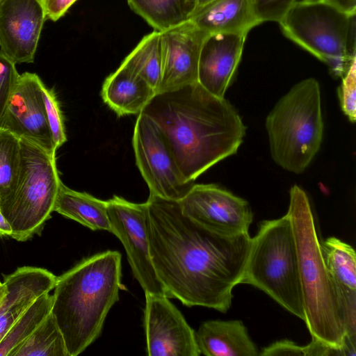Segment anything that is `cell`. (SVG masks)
<instances>
[{"label": "cell", "instance_id": "obj_18", "mask_svg": "<svg viewBox=\"0 0 356 356\" xmlns=\"http://www.w3.org/2000/svg\"><path fill=\"white\" fill-rule=\"evenodd\" d=\"M200 354L207 356H257L258 348L239 320H211L202 323L195 332Z\"/></svg>", "mask_w": 356, "mask_h": 356}, {"label": "cell", "instance_id": "obj_25", "mask_svg": "<svg viewBox=\"0 0 356 356\" xmlns=\"http://www.w3.org/2000/svg\"><path fill=\"white\" fill-rule=\"evenodd\" d=\"M52 296L49 293L35 299L0 341V356H10L32 334L50 314Z\"/></svg>", "mask_w": 356, "mask_h": 356}, {"label": "cell", "instance_id": "obj_2", "mask_svg": "<svg viewBox=\"0 0 356 356\" xmlns=\"http://www.w3.org/2000/svg\"><path fill=\"white\" fill-rule=\"evenodd\" d=\"M141 113L158 127L188 181L236 154L245 135L235 108L198 82L156 93Z\"/></svg>", "mask_w": 356, "mask_h": 356}, {"label": "cell", "instance_id": "obj_10", "mask_svg": "<svg viewBox=\"0 0 356 356\" xmlns=\"http://www.w3.org/2000/svg\"><path fill=\"white\" fill-rule=\"evenodd\" d=\"M107 210L111 232L122 243L132 273L145 293L165 295L151 259L146 202L134 203L114 195L107 200Z\"/></svg>", "mask_w": 356, "mask_h": 356}, {"label": "cell", "instance_id": "obj_8", "mask_svg": "<svg viewBox=\"0 0 356 356\" xmlns=\"http://www.w3.org/2000/svg\"><path fill=\"white\" fill-rule=\"evenodd\" d=\"M353 13L325 0L296 1L279 24L286 37L325 63L334 76L342 77L355 62L347 50Z\"/></svg>", "mask_w": 356, "mask_h": 356}, {"label": "cell", "instance_id": "obj_27", "mask_svg": "<svg viewBox=\"0 0 356 356\" xmlns=\"http://www.w3.org/2000/svg\"><path fill=\"white\" fill-rule=\"evenodd\" d=\"M20 138L0 129V195L13 182L19 166Z\"/></svg>", "mask_w": 356, "mask_h": 356}, {"label": "cell", "instance_id": "obj_14", "mask_svg": "<svg viewBox=\"0 0 356 356\" xmlns=\"http://www.w3.org/2000/svg\"><path fill=\"white\" fill-rule=\"evenodd\" d=\"M46 19L38 0H3L0 3V52L13 63H33Z\"/></svg>", "mask_w": 356, "mask_h": 356}, {"label": "cell", "instance_id": "obj_15", "mask_svg": "<svg viewBox=\"0 0 356 356\" xmlns=\"http://www.w3.org/2000/svg\"><path fill=\"white\" fill-rule=\"evenodd\" d=\"M160 32L162 67L157 93L197 82L200 52L208 34L189 20Z\"/></svg>", "mask_w": 356, "mask_h": 356}, {"label": "cell", "instance_id": "obj_37", "mask_svg": "<svg viewBox=\"0 0 356 356\" xmlns=\"http://www.w3.org/2000/svg\"><path fill=\"white\" fill-rule=\"evenodd\" d=\"M3 293H4V286H3V284L2 283L1 284H0V299L3 296Z\"/></svg>", "mask_w": 356, "mask_h": 356}, {"label": "cell", "instance_id": "obj_6", "mask_svg": "<svg viewBox=\"0 0 356 356\" xmlns=\"http://www.w3.org/2000/svg\"><path fill=\"white\" fill-rule=\"evenodd\" d=\"M241 284L263 291L304 321L296 240L287 213L280 218L260 222L257 234L252 238Z\"/></svg>", "mask_w": 356, "mask_h": 356}, {"label": "cell", "instance_id": "obj_1", "mask_svg": "<svg viewBox=\"0 0 356 356\" xmlns=\"http://www.w3.org/2000/svg\"><path fill=\"white\" fill-rule=\"evenodd\" d=\"M146 204L151 259L165 295L227 312L249 254V233L211 232L185 216L177 201L149 194Z\"/></svg>", "mask_w": 356, "mask_h": 356}, {"label": "cell", "instance_id": "obj_26", "mask_svg": "<svg viewBox=\"0 0 356 356\" xmlns=\"http://www.w3.org/2000/svg\"><path fill=\"white\" fill-rule=\"evenodd\" d=\"M325 265L335 283L356 291V254L353 248L336 237L321 243Z\"/></svg>", "mask_w": 356, "mask_h": 356}, {"label": "cell", "instance_id": "obj_34", "mask_svg": "<svg viewBox=\"0 0 356 356\" xmlns=\"http://www.w3.org/2000/svg\"><path fill=\"white\" fill-rule=\"evenodd\" d=\"M348 13H356V0H325Z\"/></svg>", "mask_w": 356, "mask_h": 356}, {"label": "cell", "instance_id": "obj_35", "mask_svg": "<svg viewBox=\"0 0 356 356\" xmlns=\"http://www.w3.org/2000/svg\"><path fill=\"white\" fill-rule=\"evenodd\" d=\"M12 229L0 210V238L4 236H10Z\"/></svg>", "mask_w": 356, "mask_h": 356}, {"label": "cell", "instance_id": "obj_39", "mask_svg": "<svg viewBox=\"0 0 356 356\" xmlns=\"http://www.w3.org/2000/svg\"><path fill=\"white\" fill-rule=\"evenodd\" d=\"M2 1H3V0H0V3H1V2Z\"/></svg>", "mask_w": 356, "mask_h": 356}, {"label": "cell", "instance_id": "obj_22", "mask_svg": "<svg viewBox=\"0 0 356 356\" xmlns=\"http://www.w3.org/2000/svg\"><path fill=\"white\" fill-rule=\"evenodd\" d=\"M127 2L136 13L158 31L184 23L193 13L191 0H127Z\"/></svg>", "mask_w": 356, "mask_h": 356}, {"label": "cell", "instance_id": "obj_4", "mask_svg": "<svg viewBox=\"0 0 356 356\" xmlns=\"http://www.w3.org/2000/svg\"><path fill=\"white\" fill-rule=\"evenodd\" d=\"M287 214L296 240L304 321L312 339L342 348L347 335L341 301L323 259L308 197L298 185L290 190Z\"/></svg>", "mask_w": 356, "mask_h": 356}, {"label": "cell", "instance_id": "obj_9", "mask_svg": "<svg viewBox=\"0 0 356 356\" xmlns=\"http://www.w3.org/2000/svg\"><path fill=\"white\" fill-rule=\"evenodd\" d=\"M132 144L136 165L149 194L179 202L194 182L184 177L162 133L142 113L134 126Z\"/></svg>", "mask_w": 356, "mask_h": 356}, {"label": "cell", "instance_id": "obj_23", "mask_svg": "<svg viewBox=\"0 0 356 356\" xmlns=\"http://www.w3.org/2000/svg\"><path fill=\"white\" fill-rule=\"evenodd\" d=\"M122 64L142 78L156 94L161 78V32L154 30L145 35Z\"/></svg>", "mask_w": 356, "mask_h": 356}, {"label": "cell", "instance_id": "obj_5", "mask_svg": "<svg viewBox=\"0 0 356 356\" xmlns=\"http://www.w3.org/2000/svg\"><path fill=\"white\" fill-rule=\"evenodd\" d=\"M266 128L273 161L284 170L302 173L323 139L321 91L314 78L294 85L268 115Z\"/></svg>", "mask_w": 356, "mask_h": 356}, {"label": "cell", "instance_id": "obj_24", "mask_svg": "<svg viewBox=\"0 0 356 356\" xmlns=\"http://www.w3.org/2000/svg\"><path fill=\"white\" fill-rule=\"evenodd\" d=\"M10 356H69L63 335L51 312Z\"/></svg>", "mask_w": 356, "mask_h": 356}, {"label": "cell", "instance_id": "obj_7", "mask_svg": "<svg viewBox=\"0 0 356 356\" xmlns=\"http://www.w3.org/2000/svg\"><path fill=\"white\" fill-rule=\"evenodd\" d=\"M20 147L18 172L0 195V210L11 227L10 236L24 241L51 217L63 182L56 155L25 138H20Z\"/></svg>", "mask_w": 356, "mask_h": 356}, {"label": "cell", "instance_id": "obj_30", "mask_svg": "<svg viewBox=\"0 0 356 356\" xmlns=\"http://www.w3.org/2000/svg\"><path fill=\"white\" fill-rule=\"evenodd\" d=\"M259 21L280 22L297 0H248Z\"/></svg>", "mask_w": 356, "mask_h": 356}, {"label": "cell", "instance_id": "obj_29", "mask_svg": "<svg viewBox=\"0 0 356 356\" xmlns=\"http://www.w3.org/2000/svg\"><path fill=\"white\" fill-rule=\"evenodd\" d=\"M19 76L15 64L0 52V129Z\"/></svg>", "mask_w": 356, "mask_h": 356}, {"label": "cell", "instance_id": "obj_12", "mask_svg": "<svg viewBox=\"0 0 356 356\" xmlns=\"http://www.w3.org/2000/svg\"><path fill=\"white\" fill-rule=\"evenodd\" d=\"M144 327L149 356H199L195 331L165 295L145 293Z\"/></svg>", "mask_w": 356, "mask_h": 356}, {"label": "cell", "instance_id": "obj_38", "mask_svg": "<svg viewBox=\"0 0 356 356\" xmlns=\"http://www.w3.org/2000/svg\"><path fill=\"white\" fill-rule=\"evenodd\" d=\"M42 6L44 3L45 0H38Z\"/></svg>", "mask_w": 356, "mask_h": 356}, {"label": "cell", "instance_id": "obj_33", "mask_svg": "<svg viewBox=\"0 0 356 356\" xmlns=\"http://www.w3.org/2000/svg\"><path fill=\"white\" fill-rule=\"evenodd\" d=\"M76 0H45L43 5L46 19L56 22L63 17Z\"/></svg>", "mask_w": 356, "mask_h": 356}, {"label": "cell", "instance_id": "obj_3", "mask_svg": "<svg viewBox=\"0 0 356 356\" xmlns=\"http://www.w3.org/2000/svg\"><path fill=\"white\" fill-rule=\"evenodd\" d=\"M121 269L120 253L107 250L56 277L51 314L69 356L79 355L100 335L107 314L124 289Z\"/></svg>", "mask_w": 356, "mask_h": 356}, {"label": "cell", "instance_id": "obj_21", "mask_svg": "<svg viewBox=\"0 0 356 356\" xmlns=\"http://www.w3.org/2000/svg\"><path fill=\"white\" fill-rule=\"evenodd\" d=\"M54 211L74 220L91 230L111 232L107 201L85 193L74 191L61 184Z\"/></svg>", "mask_w": 356, "mask_h": 356}, {"label": "cell", "instance_id": "obj_17", "mask_svg": "<svg viewBox=\"0 0 356 356\" xmlns=\"http://www.w3.org/2000/svg\"><path fill=\"white\" fill-rule=\"evenodd\" d=\"M56 277L47 269L24 266L4 276L0 299V341L25 310L54 288Z\"/></svg>", "mask_w": 356, "mask_h": 356}, {"label": "cell", "instance_id": "obj_13", "mask_svg": "<svg viewBox=\"0 0 356 356\" xmlns=\"http://www.w3.org/2000/svg\"><path fill=\"white\" fill-rule=\"evenodd\" d=\"M42 83L35 73L26 72L19 74L1 128L56 155L42 95Z\"/></svg>", "mask_w": 356, "mask_h": 356}, {"label": "cell", "instance_id": "obj_28", "mask_svg": "<svg viewBox=\"0 0 356 356\" xmlns=\"http://www.w3.org/2000/svg\"><path fill=\"white\" fill-rule=\"evenodd\" d=\"M41 90L47 123L51 131L54 147L56 151L67 140L63 113L54 89L47 88L42 83Z\"/></svg>", "mask_w": 356, "mask_h": 356}, {"label": "cell", "instance_id": "obj_40", "mask_svg": "<svg viewBox=\"0 0 356 356\" xmlns=\"http://www.w3.org/2000/svg\"><path fill=\"white\" fill-rule=\"evenodd\" d=\"M2 283L0 282V284H1Z\"/></svg>", "mask_w": 356, "mask_h": 356}, {"label": "cell", "instance_id": "obj_31", "mask_svg": "<svg viewBox=\"0 0 356 356\" xmlns=\"http://www.w3.org/2000/svg\"><path fill=\"white\" fill-rule=\"evenodd\" d=\"M341 78L342 83L338 90L340 105L349 120L355 122L356 120L355 62L351 65Z\"/></svg>", "mask_w": 356, "mask_h": 356}, {"label": "cell", "instance_id": "obj_16", "mask_svg": "<svg viewBox=\"0 0 356 356\" xmlns=\"http://www.w3.org/2000/svg\"><path fill=\"white\" fill-rule=\"evenodd\" d=\"M247 35L212 33L204 38L199 56L197 82L223 98L240 62Z\"/></svg>", "mask_w": 356, "mask_h": 356}, {"label": "cell", "instance_id": "obj_32", "mask_svg": "<svg viewBox=\"0 0 356 356\" xmlns=\"http://www.w3.org/2000/svg\"><path fill=\"white\" fill-rule=\"evenodd\" d=\"M259 355L262 356H275V355H298L307 356V347L300 346L295 342L283 339L277 341L273 343L264 348Z\"/></svg>", "mask_w": 356, "mask_h": 356}, {"label": "cell", "instance_id": "obj_20", "mask_svg": "<svg viewBox=\"0 0 356 356\" xmlns=\"http://www.w3.org/2000/svg\"><path fill=\"white\" fill-rule=\"evenodd\" d=\"M156 95L142 78L121 63L104 81L101 96L118 116L140 114Z\"/></svg>", "mask_w": 356, "mask_h": 356}, {"label": "cell", "instance_id": "obj_36", "mask_svg": "<svg viewBox=\"0 0 356 356\" xmlns=\"http://www.w3.org/2000/svg\"><path fill=\"white\" fill-rule=\"evenodd\" d=\"M211 1H212V0H191V5L193 7V13L196 10H197L198 8H200V7H202V6H204V4H206L207 3H208Z\"/></svg>", "mask_w": 356, "mask_h": 356}, {"label": "cell", "instance_id": "obj_19", "mask_svg": "<svg viewBox=\"0 0 356 356\" xmlns=\"http://www.w3.org/2000/svg\"><path fill=\"white\" fill-rule=\"evenodd\" d=\"M207 34L247 35L260 23L248 0H212L196 10L188 19Z\"/></svg>", "mask_w": 356, "mask_h": 356}, {"label": "cell", "instance_id": "obj_11", "mask_svg": "<svg viewBox=\"0 0 356 356\" xmlns=\"http://www.w3.org/2000/svg\"><path fill=\"white\" fill-rule=\"evenodd\" d=\"M182 213L215 233H248L253 219L249 203L216 184H193L179 202Z\"/></svg>", "mask_w": 356, "mask_h": 356}]
</instances>
